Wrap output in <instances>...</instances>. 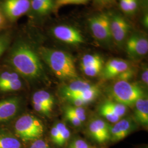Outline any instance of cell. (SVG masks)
<instances>
[{
  "label": "cell",
  "mask_w": 148,
  "mask_h": 148,
  "mask_svg": "<svg viewBox=\"0 0 148 148\" xmlns=\"http://www.w3.org/2000/svg\"><path fill=\"white\" fill-rule=\"evenodd\" d=\"M133 119L138 125L147 128L148 126V99L147 95L139 98L134 104Z\"/></svg>",
  "instance_id": "18"
},
{
  "label": "cell",
  "mask_w": 148,
  "mask_h": 148,
  "mask_svg": "<svg viewBox=\"0 0 148 148\" xmlns=\"http://www.w3.org/2000/svg\"><path fill=\"white\" fill-rule=\"evenodd\" d=\"M43 1H46L48 2H50V3H53L54 4V2H55V0H43Z\"/></svg>",
  "instance_id": "38"
},
{
  "label": "cell",
  "mask_w": 148,
  "mask_h": 148,
  "mask_svg": "<svg viewBox=\"0 0 148 148\" xmlns=\"http://www.w3.org/2000/svg\"><path fill=\"white\" fill-rule=\"evenodd\" d=\"M53 37L63 42L78 45L85 42L82 34L75 27L66 25H58L51 30Z\"/></svg>",
  "instance_id": "13"
},
{
  "label": "cell",
  "mask_w": 148,
  "mask_h": 148,
  "mask_svg": "<svg viewBox=\"0 0 148 148\" xmlns=\"http://www.w3.org/2000/svg\"><path fill=\"white\" fill-rule=\"evenodd\" d=\"M54 4L43 0H31L30 10L38 16H45L54 10Z\"/></svg>",
  "instance_id": "20"
},
{
  "label": "cell",
  "mask_w": 148,
  "mask_h": 148,
  "mask_svg": "<svg viewBox=\"0 0 148 148\" xmlns=\"http://www.w3.org/2000/svg\"><path fill=\"white\" fill-rule=\"evenodd\" d=\"M64 115L68 121L75 127H81L82 125V122L74 114L68 109L66 106L64 109Z\"/></svg>",
  "instance_id": "25"
},
{
  "label": "cell",
  "mask_w": 148,
  "mask_h": 148,
  "mask_svg": "<svg viewBox=\"0 0 148 148\" xmlns=\"http://www.w3.org/2000/svg\"><path fill=\"white\" fill-rule=\"evenodd\" d=\"M12 122L13 133L21 142H32L43 134L45 127L42 122L32 114L19 115Z\"/></svg>",
  "instance_id": "4"
},
{
  "label": "cell",
  "mask_w": 148,
  "mask_h": 148,
  "mask_svg": "<svg viewBox=\"0 0 148 148\" xmlns=\"http://www.w3.org/2000/svg\"><path fill=\"white\" fill-rule=\"evenodd\" d=\"M98 111L101 116L104 117L106 120L112 123H116L121 119L111 110V109L106 105V102H104L101 104L99 108Z\"/></svg>",
  "instance_id": "22"
},
{
  "label": "cell",
  "mask_w": 148,
  "mask_h": 148,
  "mask_svg": "<svg viewBox=\"0 0 148 148\" xmlns=\"http://www.w3.org/2000/svg\"><path fill=\"white\" fill-rule=\"evenodd\" d=\"M110 125L101 118L93 119L87 127V133L95 142L104 144L110 140Z\"/></svg>",
  "instance_id": "14"
},
{
  "label": "cell",
  "mask_w": 148,
  "mask_h": 148,
  "mask_svg": "<svg viewBox=\"0 0 148 148\" xmlns=\"http://www.w3.org/2000/svg\"><path fill=\"white\" fill-rule=\"evenodd\" d=\"M31 0H0V9L11 25L30 11Z\"/></svg>",
  "instance_id": "8"
},
{
  "label": "cell",
  "mask_w": 148,
  "mask_h": 148,
  "mask_svg": "<svg viewBox=\"0 0 148 148\" xmlns=\"http://www.w3.org/2000/svg\"><path fill=\"white\" fill-rule=\"evenodd\" d=\"M8 50L5 63L14 69L26 81L45 79L41 59L28 43L17 40L11 45Z\"/></svg>",
  "instance_id": "1"
},
{
  "label": "cell",
  "mask_w": 148,
  "mask_h": 148,
  "mask_svg": "<svg viewBox=\"0 0 148 148\" xmlns=\"http://www.w3.org/2000/svg\"><path fill=\"white\" fill-rule=\"evenodd\" d=\"M110 94L115 101L127 106H134L139 98L145 95L139 86L120 80H117L112 86Z\"/></svg>",
  "instance_id": "5"
},
{
  "label": "cell",
  "mask_w": 148,
  "mask_h": 148,
  "mask_svg": "<svg viewBox=\"0 0 148 148\" xmlns=\"http://www.w3.org/2000/svg\"><path fill=\"white\" fill-rule=\"evenodd\" d=\"M69 110L71 111L74 115L77 117L82 123L86 120L87 115L86 112L82 107L73 106H66Z\"/></svg>",
  "instance_id": "28"
},
{
  "label": "cell",
  "mask_w": 148,
  "mask_h": 148,
  "mask_svg": "<svg viewBox=\"0 0 148 148\" xmlns=\"http://www.w3.org/2000/svg\"><path fill=\"white\" fill-rule=\"evenodd\" d=\"M54 102L53 95L45 90H37L32 97V103L34 110L45 116H51Z\"/></svg>",
  "instance_id": "15"
},
{
  "label": "cell",
  "mask_w": 148,
  "mask_h": 148,
  "mask_svg": "<svg viewBox=\"0 0 148 148\" xmlns=\"http://www.w3.org/2000/svg\"><path fill=\"white\" fill-rule=\"evenodd\" d=\"M138 2V0H130L128 7V15L133 14L137 10Z\"/></svg>",
  "instance_id": "33"
},
{
  "label": "cell",
  "mask_w": 148,
  "mask_h": 148,
  "mask_svg": "<svg viewBox=\"0 0 148 148\" xmlns=\"http://www.w3.org/2000/svg\"><path fill=\"white\" fill-rule=\"evenodd\" d=\"M106 104L111 110L113 111L118 116L122 118L125 115L127 111V106L122 104L112 101H106Z\"/></svg>",
  "instance_id": "24"
},
{
  "label": "cell",
  "mask_w": 148,
  "mask_h": 148,
  "mask_svg": "<svg viewBox=\"0 0 148 148\" xmlns=\"http://www.w3.org/2000/svg\"></svg>",
  "instance_id": "39"
},
{
  "label": "cell",
  "mask_w": 148,
  "mask_h": 148,
  "mask_svg": "<svg viewBox=\"0 0 148 148\" xmlns=\"http://www.w3.org/2000/svg\"><path fill=\"white\" fill-rule=\"evenodd\" d=\"M37 53L59 79L67 80L78 78L74 59L69 53L44 46L38 48Z\"/></svg>",
  "instance_id": "2"
},
{
  "label": "cell",
  "mask_w": 148,
  "mask_h": 148,
  "mask_svg": "<svg viewBox=\"0 0 148 148\" xmlns=\"http://www.w3.org/2000/svg\"><path fill=\"white\" fill-rule=\"evenodd\" d=\"M50 138L53 144L59 148L60 146V134L58 129L54 125L50 131Z\"/></svg>",
  "instance_id": "30"
},
{
  "label": "cell",
  "mask_w": 148,
  "mask_h": 148,
  "mask_svg": "<svg viewBox=\"0 0 148 148\" xmlns=\"http://www.w3.org/2000/svg\"><path fill=\"white\" fill-rule=\"evenodd\" d=\"M98 1L102 3L108 4V3H110L111 2H114L115 0H98Z\"/></svg>",
  "instance_id": "37"
},
{
  "label": "cell",
  "mask_w": 148,
  "mask_h": 148,
  "mask_svg": "<svg viewBox=\"0 0 148 148\" xmlns=\"http://www.w3.org/2000/svg\"><path fill=\"white\" fill-rule=\"evenodd\" d=\"M23 106L21 97L9 96L0 101V126L13 121L19 116Z\"/></svg>",
  "instance_id": "9"
},
{
  "label": "cell",
  "mask_w": 148,
  "mask_h": 148,
  "mask_svg": "<svg viewBox=\"0 0 148 148\" xmlns=\"http://www.w3.org/2000/svg\"><path fill=\"white\" fill-rule=\"evenodd\" d=\"M0 148H24L21 141L9 130L0 126Z\"/></svg>",
  "instance_id": "19"
},
{
  "label": "cell",
  "mask_w": 148,
  "mask_h": 148,
  "mask_svg": "<svg viewBox=\"0 0 148 148\" xmlns=\"http://www.w3.org/2000/svg\"><path fill=\"white\" fill-rule=\"evenodd\" d=\"M29 148H51L46 141L41 138L32 141Z\"/></svg>",
  "instance_id": "31"
},
{
  "label": "cell",
  "mask_w": 148,
  "mask_h": 148,
  "mask_svg": "<svg viewBox=\"0 0 148 148\" xmlns=\"http://www.w3.org/2000/svg\"><path fill=\"white\" fill-rule=\"evenodd\" d=\"M85 139L80 137L73 138L69 143L68 148H95Z\"/></svg>",
  "instance_id": "26"
},
{
  "label": "cell",
  "mask_w": 148,
  "mask_h": 148,
  "mask_svg": "<svg viewBox=\"0 0 148 148\" xmlns=\"http://www.w3.org/2000/svg\"><path fill=\"white\" fill-rule=\"evenodd\" d=\"M130 0H120V7L122 11L128 14V7Z\"/></svg>",
  "instance_id": "35"
},
{
  "label": "cell",
  "mask_w": 148,
  "mask_h": 148,
  "mask_svg": "<svg viewBox=\"0 0 148 148\" xmlns=\"http://www.w3.org/2000/svg\"><path fill=\"white\" fill-rule=\"evenodd\" d=\"M138 124L133 117L121 119L112 125H110V140L112 143L120 142L137 130Z\"/></svg>",
  "instance_id": "12"
},
{
  "label": "cell",
  "mask_w": 148,
  "mask_h": 148,
  "mask_svg": "<svg viewBox=\"0 0 148 148\" xmlns=\"http://www.w3.org/2000/svg\"><path fill=\"white\" fill-rule=\"evenodd\" d=\"M90 32L95 40L103 45L110 46L113 43L110 29V16L107 13H101L89 19Z\"/></svg>",
  "instance_id": "7"
},
{
  "label": "cell",
  "mask_w": 148,
  "mask_h": 148,
  "mask_svg": "<svg viewBox=\"0 0 148 148\" xmlns=\"http://www.w3.org/2000/svg\"><path fill=\"white\" fill-rule=\"evenodd\" d=\"M98 86L84 80H74L59 89V95L71 106H82L95 101L100 95Z\"/></svg>",
  "instance_id": "3"
},
{
  "label": "cell",
  "mask_w": 148,
  "mask_h": 148,
  "mask_svg": "<svg viewBox=\"0 0 148 148\" xmlns=\"http://www.w3.org/2000/svg\"><path fill=\"white\" fill-rule=\"evenodd\" d=\"M136 75V70L132 66L129 69H127L125 71L122 72L120 75H119L116 77V79L117 80L129 82L130 80L133 79L134 77Z\"/></svg>",
  "instance_id": "29"
},
{
  "label": "cell",
  "mask_w": 148,
  "mask_h": 148,
  "mask_svg": "<svg viewBox=\"0 0 148 148\" xmlns=\"http://www.w3.org/2000/svg\"><path fill=\"white\" fill-rule=\"evenodd\" d=\"M11 26L12 25L7 20L3 13L0 9V32L11 28Z\"/></svg>",
  "instance_id": "32"
},
{
  "label": "cell",
  "mask_w": 148,
  "mask_h": 148,
  "mask_svg": "<svg viewBox=\"0 0 148 148\" xmlns=\"http://www.w3.org/2000/svg\"><path fill=\"white\" fill-rule=\"evenodd\" d=\"M141 81L145 87H148V69L147 66L145 65L143 68L142 73L141 74Z\"/></svg>",
  "instance_id": "34"
},
{
  "label": "cell",
  "mask_w": 148,
  "mask_h": 148,
  "mask_svg": "<svg viewBox=\"0 0 148 148\" xmlns=\"http://www.w3.org/2000/svg\"><path fill=\"white\" fill-rule=\"evenodd\" d=\"M110 29L113 42L118 47H122L131 29L130 24L122 16L114 14L110 16Z\"/></svg>",
  "instance_id": "11"
},
{
  "label": "cell",
  "mask_w": 148,
  "mask_h": 148,
  "mask_svg": "<svg viewBox=\"0 0 148 148\" xmlns=\"http://www.w3.org/2000/svg\"><path fill=\"white\" fill-rule=\"evenodd\" d=\"M55 125L58 129L60 134L59 148H63L69 141L71 137V133L69 128L62 122H58Z\"/></svg>",
  "instance_id": "23"
},
{
  "label": "cell",
  "mask_w": 148,
  "mask_h": 148,
  "mask_svg": "<svg viewBox=\"0 0 148 148\" xmlns=\"http://www.w3.org/2000/svg\"><path fill=\"white\" fill-rule=\"evenodd\" d=\"M104 65L103 59L97 54H85L80 62L81 69L83 73L92 77L101 74Z\"/></svg>",
  "instance_id": "16"
},
{
  "label": "cell",
  "mask_w": 148,
  "mask_h": 148,
  "mask_svg": "<svg viewBox=\"0 0 148 148\" xmlns=\"http://www.w3.org/2000/svg\"><path fill=\"white\" fill-rule=\"evenodd\" d=\"M125 45L127 56L132 60H137L148 53V38L142 34H133L127 38Z\"/></svg>",
  "instance_id": "10"
},
{
  "label": "cell",
  "mask_w": 148,
  "mask_h": 148,
  "mask_svg": "<svg viewBox=\"0 0 148 148\" xmlns=\"http://www.w3.org/2000/svg\"><path fill=\"white\" fill-rule=\"evenodd\" d=\"M89 0H55L54 10L58 11L60 7L68 5H84Z\"/></svg>",
  "instance_id": "27"
},
{
  "label": "cell",
  "mask_w": 148,
  "mask_h": 148,
  "mask_svg": "<svg viewBox=\"0 0 148 148\" xmlns=\"http://www.w3.org/2000/svg\"><path fill=\"white\" fill-rule=\"evenodd\" d=\"M131 66V63L127 60L122 59H111L104 65L101 74L105 79H114Z\"/></svg>",
  "instance_id": "17"
},
{
  "label": "cell",
  "mask_w": 148,
  "mask_h": 148,
  "mask_svg": "<svg viewBox=\"0 0 148 148\" xmlns=\"http://www.w3.org/2000/svg\"><path fill=\"white\" fill-rule=\"evenodd\" d=\"M148 15L147 14V15H145V16H144V18H143V24L144 25V26H145V27H148Z\"/></svg>",
  "instance_id": "36"
},
{
  "label": "cell",
  "mask_w": 148,
  "mask_h": 148,
  "mask_svg": "<svg viewBox=\"0 0 148 148\" xmlns=\"http://www.w3.org/2000/svg\"><path fill=\"white\" fill-rule=\"evenodd\" d=\"M27 81L9 65H0V95L22 91L26 88Z\"/></svg>",
  "instance_id": "6"
},
{
  "label": "cell",
  "mask_w": 148,
  "mask_h": 148,
  "mask_svg": "<svg viewBox=\"0 0 148 148\" xmlns=\"http://www.w3.org/2000/svg\"><path fill=\"white\" fill-rule=\"evenodd\" d=\"M13 36L14 32L12 27L0 32V58L11 47Z\"/></svg>",
  "instance_id": "21"
}]
</instances>
